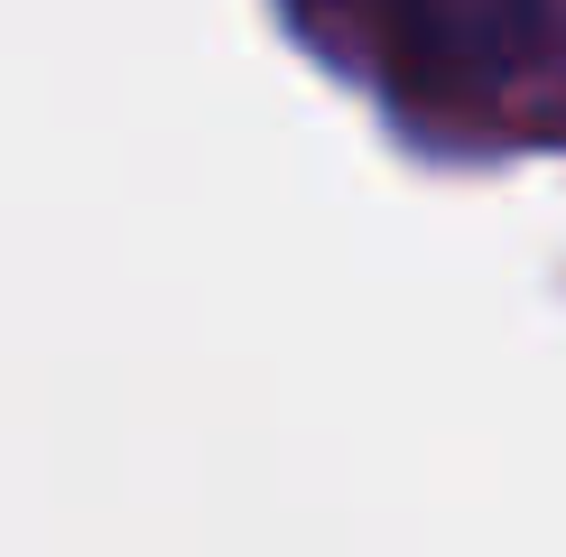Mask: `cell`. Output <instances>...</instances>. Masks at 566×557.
<instances>
[{"label":"cell","mask_w":566,"mask_h":557,"mask_svg":"<svg viewBox=\"0 0 566 557\" xmlns=\"http://www.w3.org/2000/svg\"><path fill=\"white\" fill-rule=\"evenodd\" d=\"M381 56L418 93H511L566 56V0H371Z\"/></svg>","instance_id":"obj_1"}]
</instances>
